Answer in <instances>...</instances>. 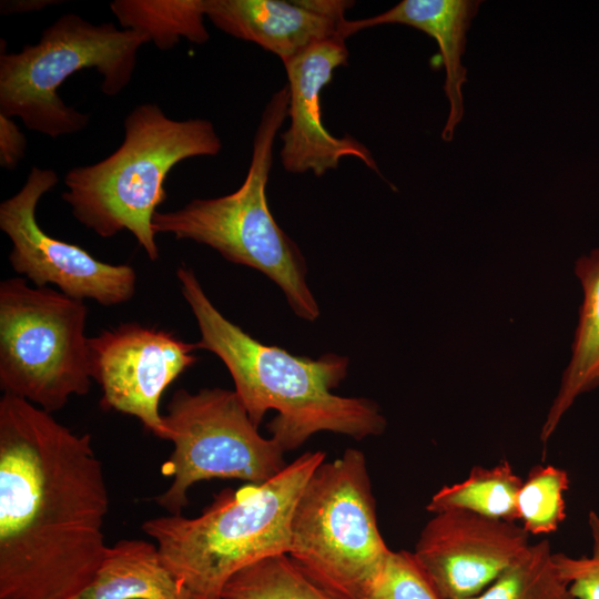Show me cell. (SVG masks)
<instances>
[{"label": "cell", "mask_w": 599, "mask_h": 599, "mask_svg": "<svg viewBox=\"0 0 599 599\" xmlns=\"http://www.w3.org/2000/svg\"><path fill=\"white\" fill-rule=\"evenodd\" d=\"M162 419L161 439L173 444L163 473L172 483L154 500L169 515H182L187 490L199 481L221 478L260 485L287 466L285 451L272 437L260 435L235 390L177 389Z\"/></svg>", "instance_id": "obj_9"}, {"label": "cell", "mask_w": 599, "mask_h": 599, "mask_svg": "<svg viewBox=\"0 0 599 599\" xmlns=\"http://www.w3.org/2000/svg\"><path fill=\"white\" fill-rule=\"evenodd\" d=\"M569 489L568 473L552 465H536L522 480L517 497L518 521L532 536L558 530L566 519L565 493Z\"/></svg>", "instance_id": "obj_22"}, {"label": "cell", "mask_w": 599, "mask_h": 599, "mask_svg": "<svg viewBox=\"0 0 599 599\" xmlns=\"http://www.w3.org/2000/svg\"><path fill=\"white\" fill-rule=\"evenodd\" d=\"M88 308L27 278L0 283V387L53 413L91 386Z\"/></svg>", "instance_id": "obj_8"}, {"label": "cell", "mask_w": 599, "mask_h": 599, "mask_svg": "<svg viewBox=\"0 0 599 599\" xmlns=\"http://www.w3.org/2000/svg\"><path fill=\"white\" fill-rule=\"evenodd\" d=\"M518 522L466 510L433 514L413 555L443 599L481 593L529 547Z\"/></svg>", "instance_id": "obj_12"}, {"label": "cell", "mask_w": 599, "mask_h": 599, "mask_svg": "<svg viewBox=\"0 0 599 599\" xmlns=\"http://www.w3.org/2000/svg\"><path fill=\"white\" fill-rule=\"evenodd\" d=\"M89 348L91 376L102 390L101 407L136 417L161 438V396L196 363V344L172 332L124 323L90 337Z\"/></svg>", "instance_id": "obj_11"}, {"label": "cell", "mask_w": 599, "mask_h": 599, "mask_svg": "<svg viewBox=\"0 0 599 599\" xmlns=\"http://www.w3.org/2000/svg\"><path fill=\"white\" fill-rule=\"evenodd\" d=\"M176 277L201 333L197 348L224 363L255 426L268 409L277 412L267 428L284 451L319 432L357 440L384 433L387 422L377 403L332 393L347 375V357L326 353L312 359L266 345L220 313L191 267L181 265Z\"/></svg>", "instance_id": "obj_2"}, {"label": "cell", "mask_w": 599, "mask_h": 599, "mask_svg": "<svg viewBox=\"0 0 599 599\" xmlns=\"http://www.w3.org/2000/svg\"><path fill=\"white\" fill-rule=\"evenodd\" d=\"M27 140L12 118L0 113V165L13 170L24 158Z\"/></svg>", "instance_id": "obj_25"}, {"label": "cell", "mask_w": 599, "mask_h": 599, "mask_svg": "<svg viewBox=\"0 0 599 599\" xmlns=\"http://www.w3.org/2000/svg\"><path fill=\"white\" fill-rule=\"evenodd\" d=\"M74 599H190L158 546L122 539L108 547L91 583Z\"/></svg>", "instance_id": "obj_17"}, {"label": "cell", "mask_w": 599, "mask_h": 599, "mask_svg": "<svg viewBox=\"0 0 599 599\" xmlns=\"http://www.w3.org/2000/svg\"><path fill=\"white\" fill-rule=\"evenodd\" d=\"M58 182L53 170L32 166L23 186L0 204V229L11 241L10 265L37 287L53 284L73 298H90L104 306L130 301L136 285L131 265L99 261L79 245L47 234L38 224L37 206Z\"/></svg>", "instance_id": "obj_10"}, {"label": "cell", "mask_w": 599, "mask_h": 599, "mask_svg": "<svg viewBox=\"0 0 599 599\" xmlns=\"http://www.w3.org/2000/svg\"><path fill=\"white\" fill-rule=\"evenodd\" d=\"M51 3H57V1H42V0H29V1H6L1 2V13L2 14H9V13H21V12H29V11H37L39 9H42L47 6H50Z\"/></svg>", "instance_id": "obj_26"}, {"label": "cell", "mask_w": 599, "mask_h": 599, "mask_svg": "<svg viewBox=\"0 0 599 599\" xmlns=\"http://www.w3.org/2000/svg\"><path fill=\"white\" fill-rule=\"evenodd\" d=\"M356 599H443L412 551H390Z\"/></svg>", "instance_id": "obj_23"}, {"label": "cell", "mask_w": 599, "mask_h": 599, "mask_svg": "<svg viewBox=\"0 0 599 599\" xmlns=\"http://www.w3.org/2000/svg\"><path fill=\"white\" fill-rule=\"evenodd\" d=\"M481 1L476 0H403L379 14L346 20L343 38L382 24H405L433 38L439 48L445 69L444 92L449 102V112L441 131L444 141H451L457 124L464 115L463 85L467 70L461 63L466 48V33Z\"/></svg>", "instance_id": "obj_15"}, {"label": "cell", "mask_w": 599, "mask_h": 599, "mask_svg": "<svg viewBox=\"0 0 599 599\" xmlns=\"http://www.w3.org/2000/svg\"><path fill=\"white\" fill-rule=\"evenodd\" d=\"M325 458L322 450L304 453L263 484L223 489L197 517L162 516L144 521L142 529L190 599H222L237 571L288 554L295 505Z\"/></svg>", "instance_id": "obj_3"}, {"label": "cell", "mask_w": 599, "mask_h": 599, "mask_svg": "<svg viewBox=\"0 0 599 599\" xmlns=\"http://www.w3.org/2000/svg\"><path fill=\"white\" fill-rule=\"evenodd\" d=\"M222 599H342L305 575L288 555H275L237 571Z\"/></svg>", "instance_id": "obj_20"}, {"label": "cell", "mask_w": 599, "mask_h": 599, "mask_svg": "<svg viewBox=\"0 0 599 599\" xmlns=\"http://www.w3.org/2000/svg\"><path fill=\"white\" fill-rule=\"evenodd\" d=\"M109 496L89 434L0 399V599H74L108 546Z\"/></svg>", "instance_id": "obj_1"}, {"label": "cell", "mask_w": 599, "mask_h": 599, "mask_svg": "<svg viewBox=\"0 0 599 599\" xmlns=\"http://www.w3.org/2000/svg\"><path fill=\"white\" fill-rule=\"evenodd\" d=\"M287 109L284 85L262 112L247 174L237 190L215 199H194L174 211H156L152 225L155 234L207 245L231 263L257 270L283 291L296 316L314 322L321 311L307 285L306 261L276 223L266 197L273 146Z\"/></svg>", "instance_id": "obj_5"}, {"label": "cell", "mask_w": 599, "mask_h": 599, "mask_svg": "<svg viewBox=\"0 0 599 599\" xmlns=\"http://www.w3.org/2000/svg\"><path fill=\"white\" fill-rule=\"evenodd\" d=\"M110 9L122 29L146 33L160 50L181 39L202 44L210 39L204 24V0H116Z\"/></svg>", "instance_id": "obj_19"}, {"label": "cell", "mask_w": 599, "mask_h": 599, "mask_svg": "<svg viewBox=\"0 0 599 599\" xmlns=\"http://www.w3.org/2000/svg\"><path fill=\"white\" fill-rule=\"evenodd\" d=\"M353 6L351 0H204V12L221 31L285 63L319 42L345 40V13Z\"/></svg>", "instance_id": "obj_14"}, {"label": "cell", "mask_w": 599, "mask_h": 599, "mask_svg": "<svg viewBox=\"0 0 599 599\" xmlns=\"http://www.w3.org/2000/svg\"><path fill=\"white\" fill-rule=\"evenodd\" d=\"M390 551L377 525L363 451L348 448L322 463L295 505L290 558L326 590L356 599Z\"/></svg>", "instance_id": "obj_7"}, {"label": "cell", "mask_w": 599, "mask_h": 599, "mask_svg": "<svg viewBox=\"0 0 599 599\" xmlns=\"http://www.w3.org/2000/svg\"><path fill=\"white\" fill-rule=\"evenodd\" d=\"M588 526L591 536V554L571 557L554 552L560 576L566 580L576 599H599V514L590 510Z\"/></svg>", "instance_id": "obj_24"}, {"label": "cell", "mask_w": 599, "mask_h": 599, "mask_svg": "<svg viewBox=\"0 0 599 599\" xmlns=\"http://www.w3.org/2000/svg\"><path fill=\"white\" fill-rule=\"evenodd\" d=\"M582 302L571 345V356L540 430L544 445L576 399L599 387V247L575 262Z\"/></svg>", "instance_id": "obj_16"}, {"label": "cell", "mask_w": 599, "mask_h": 599, "mask_svg": "<svg viewBox=\"0 0 599 599\" xmlns=\"http://www.w3.org/2000/svg\"><path fill=\"white\" fill-rule=\"evenodd\" d=\"M222 146L210 120H175L156 103H141L125 116L124 139L114 152L67 172L62 199L84 227L103 238L129 231L156 261L152 221L166 200L170 171L186 159L216 156Z\"/></svg>", "instance_id": "obj_4"}, {"label": "cell", "mask_w": 599, "mask_h": 599, "mask_svg": "<svg viewBox=\"0 0 599 599\" xmlns=\"http://www.w3.org/2000/svg\"><path fill=\"white\" fill-rule=\"evenodd\" d=\"M521 485L522 479L507 459L493 467L474 466L464 480L440 487L430 497L426 510L432 514L466 510L517 522V497Z\"/></svg>", "instance_id": "obj_18"}, {"label": "cell", "mask_w": 599, "mask_h": 599, "mask_svg": "<svg viewBox=\"0 0 599 599\" xmlns=\"http://www.w3.org/2000/svg\"><path fill=\"white\" fill-rule=\"evenodd\" d=\"M348 50L343 39L314 44L283 63L287 74L290 126L282 134L283 167L294 174L312 171L322 176L338 166L343 158H355L379 174L372 152L351 135L337 138L322 122L321 92L334 71L347 65Z\"/></svg>", "instance_id": "obj_13"}, {"label": "cell", "mask_w": 599, "mask_h": 599, "mask_svg": "<svg viewBox=\"0 0 599 599\" xmlns=\"http://www.w3.org/2000/svg\"><path fill=\"white\" fill-rule=\"evenodd\" d=\"M470 599H576L560 576L549 540L527 550L481 593Z\"/></svg>", "instance_id": "obj_21"}, {"label": "cell", "mask_w": 599, "mask_h": 599, "mask_svg": "<svg viewBox=\"0 0 599 599\" xmlns=\"http://www.w3.org/2000/svg\"><path fill=\"white\" fill-rule=\"evenodd\" d=\"M149 42L142 31L65 13L42 31L35 44L14 53L1 48L0 113L52 139L80 132L89 114L68 105L59 88L77 72L94 69L102 77V92L118 95L132 80L140 48Z\"/></svg>", "instance_id": "obj_6"}]
</instances>
